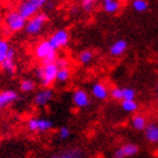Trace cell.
Returning a JSON list of instances; mask_svg holds the SVG:
<instances>
[{
	"label": "cell",
	"instance_id": "4",
	"mask_svg": "<svg viewBox=\"0 0 158 158\" xmlns=\"http://www.w3.org/2000/svg\"><path fill=\"white\" fill-rule=\"evenodd\" d=\"M69 33L66 30H59L54 32L48 41H49V43L53 48V50L56 51V50L61 49V48H64L69 43Z\"/></svg>",
	"mask_w": 158,
	"mask_h": 158
},
{
	"label": "cell",
	"instance_id": "29",
	"mask_svg": "<svg viewBox=\"0 0 158 158\" xmlns=\"http://www.w3.org/2000/svg\"><path fill=\"white\" fill-rule=\"evenodd\" d=\"M94 5H95V3L92 2V1H89V0H82V2H81L82 8H84V10H86V11H92L93 8H94Z\"/></svg>",
	"mask_w": 158,
	"mask_h": 158
},
{
	"label": "cell",
	"instance_id": "11",
	"mask_svg": "<svg viewBox=\"0 0 158 158\" xmlns=\"http://www.w3.org/2000/svg\"><path fill=\"white\" fill-rule=\"evenodd\" d=\"M1 68L6 71L8 75H14L16 73V63H15V50L10 48L7 53L6 59L1 63Z\"/></svg>",
	"mask_w": 158,
	"mask_h": 158
},
{
	"label": "cell",
	"instance_id": "26",
	"mask_svg": "<svg viewBox=\"0 0 158 158\" xmlns=\"http://www.w3.org/2000/svg\"><path fill=\"white\" fill-rule=\"evenodd\" d=\"M56 59H58V53H56V51H53L52 53H50L49 56H46L45 59H43L41 62H42V66L52 64V63H56Z\"/></svg>",
	"mask_w": 158,
	"mask_h": 158
},
{
	"label": "cell",
	"instance_id": "2",
	"mask_svg": "<svg viewBox=\"0 0 158 158\" xmlns=\"http://www.w3.org/2000/svg\"><path fill=\"white\" fill-rule=\"evenodd\" d=\"M5 24L10 32H19L23 28H25L26 19H24L18 11L11 10L5 17Z\"/></svg>",
	"mask_w": 158,
	"mask_h": 158
},
{
	"label": "cell",
	"instance_id": "30",
	"mask_svg": "<svg viewBox=\"0 0 158 158\" xmlns=\"http://www.w3.org/2000/svg\"><path fill=\"white\" fill-rule=\"evenodd\" d=\"M28 1H30L31 3H33L34 6L40 10L42 7H45L46 2H48L49 0H28Z\"/></svg>",
	"mask_w": 158,
	"mask_h": 158
},
{
	"label": "cell",
	"instance_id": "28",
	"mask_svg": "<svg viewBox=\"0 0 158 158\" xmlns=\"http://www.w3.org/2000/svg\"><path fill=\"white\" fill-rule=\"evenodd\" d=\"M56 64L58 67V69H66V68H69V60L67 58H58Z\"/></svg>",
	"mask_w": 158,
	"mask_h": 158
},
{
	"label": "cell",
	"instance_id": "31",
	"mask_svg": "<svg viewBox=\"0 0 158 158\" xmlns=\"http://www.w3.org/2000/svg\"><path fill=\"white\" fill-rule=\"evenodd\" d=\"M54 6H56V3L53 2V1H52V2H51L50 0H49V1H48V2H46V5H45V7H48V9H49V10L53 9V8H54Z\"/></svg>",
	"mask_w": 158,
	"mask_h": 158
},
{
	"label": "cell",
	"instance_id": "19",
	"mask_svg": "<svg viewBox=\"0 0 158 158\" xmlns=\"http://www.w3.org/2000/svg\"><path fill=\"white\" fill-rule=\"evenodd\" d=\"M132 9L137 13H145L148 10V1L147 0H132Z\"/></svg>",
	"mask_w": 158,
	"mask_h": 158
},
{
	"label": "cell",
	"instance_id": "12",
	"mask_svg": "<svg viewBox=\"0 0 158 158\" xmlns=\"http://www.w3.org/2000/svg\"><path fill=\"white\" fill-rule=\"evenodd\" d=\"M53 98V90L50 88H44L37 93L34 97V104L37 106H45Z\"/></svg>",
	"mask_w": 158,
	"mask_h": 158
},
{
	"label": "cell",
	"instance_id": "3",
	"mask_svg": "<svg viewBox=\"0 0 158 158\" xmlns=\"http://www.w3.org/2000/svg\"><path fill=\"white\" fill-rule=\"evenodd\" d=\"M53 128V122L49 118H31L27 121V129L31 132L44 133Z\"/></svg>",
	"mask_w": 158,
	"mask_h": 158
},
{
	"label": "cell",
	"instance_id": "13",
	"mask_svg": "<svg viewBox=\"0 0 158 158\" xmlns=\"http://www.w3.org/2000/svg\"><path fill=\"white\" fill-rule=\"evenodd\" d=\"M92 95L99 101H104L110 96V90L105 84L98 81L92 86Z\"/></svg>",
	"mask_w": 158,
	"mask_h": 158
},
{
	"label": "cell",
	"instance_id": "1",
	"mask_svg": "<svg viewBox=\"0 0 158 158\" xmlns=\"http://www.w3.org/2000/svg\"><path fill=\"white\" fill-rule=\"evenodd\" d=\"M46 22H48V15L44 13H37L35 16L26 20L25 31L30 35H36V34L41 33Z\"/></svg>",
	"mask_w": 158,
	"mask_h": 158
},
{
	"label": "cell",
	"instance_id": "8",
	"mask_svg": "<svg viewBox=\"0 0 158 158\" xmlns=\"http://www.w3.org/2000/svg\"><path fill=\"white\" fill-rule=\"evenodd\" d=\"M53 51H56V50H53L49 41L44 40V41H41L40 43H37L36 46L34 48V56L42 61L43 59H45L46 56H49L50 53H52Z\"/></svg>",
	"mask_w": 158,
	"mask_h": 158
},
{
	"label": "cell",
	"instance_id": "36",
	"mask_svg": "<svg viewBox=\"0 0 158 158\" xmlns=\"http://www.w3.org/2000/svg\"><path fill=\"white\" fill-rule=\"evenodd\" d=\"M157 101H158V85H157Z\"/></svg>",
	"mask_w": 158,
	"mask_h": 158
},
{
	"label": "cell",
	"instance_id": "15",
	"mask_svg": "<svg viewBox=\"0 0 158 158\" xmlns=\"http://www.w3.org/2000/svg\"><path fill=\"white\" fill-rule=\"evenodd\" d=\"M127 49H128L127 41L125 40H118L110 48V54L113 56H120L127 51Z\"/></svg>",
	"mask_w": 158,
	"mask_h": 158
},
{
	"label": "cell",
	"instance_id": "16",
	"mask_svg": "<svg viewBox=\"0 0 158 158\" xmlns=\"http://www.w3.org/2000/svg\"><path fill=\"white\" fill-rule=\"evenodd\" d=\"M148 124L146 116L141 114H135L131 118V127L137 131H145L146 127Z\"/></svg>",
	"mask_w": 158,
	"mask_h": 158
},
{
	"label": "cell",
	"instance_id": "25",
	"mask_svg": "<svg viewBox=\"0 0 158 158\" xmlns=\"http://www.w3.org/2000/svg\"><path fill=\"white\" fill-rule=\"evenodd\" d=\"M123 90V101H133L135 98V90L131 87H124Z\"/></svg>",
	"mask_w": 158,
	"mask_h": 158
},
{
	"label": "cell",
	"instance_id": "37",
	"mask_svg": "<svg viewBox=\"0 0 158 158\" xmlns=\"http://www.w3.org/2000/svg\"><path fill=\"white\" fill-rule=\"evenodd\" d=\"M51 158H58V157H56V156H53V157H51Z\"/></svg>",
	"mask_w": 158,
	"mask_h": 158
},
{
	"label": "cell",
	"instance_id": "21",
	"mask_svg": "<svg viewBox=\"0 0 158 158\" xmlns=\"http://www.w3.org/2000/svg\"><path fill=\"white\" fill-rule=\"evenodd\" d=\"M19 87L23 93H31L35 89V82L32 79H23L20 81Z\"/></svg>",
	"mask_w": 158,
	"mask_h": 158
},
{
	"label": "cell",
	"instance_id": "17",
	"mask_svg": "<svg viewBox=\"0 0 158 158\" xmlns=\"http://www.w3.org/2000/svg\"><path fill=\"white\" fill-rule=\"evenodd\" d=\"M120 9L118 0H104L103 1V10L106 14H115Z\"/></svg>",
	"mask_w": 158,
	"mask_h": 158
},
{
	"label": "cell",
	"instance_id": "35",
	"mask_svg": "<svg viewBox=\"0 0 158 158\" xmlns=\"http://www.w3.org/2000/svg\"><path fill=\"white\" fill-rule=\"evenodd\" d=\"M89 1H92V2H97V1H104V0H89Z\"/></svg>",
	"mask_w": 158,
	"mask_h": 158
},
{
	"label": "cell",
	"instance_id": "18",
	"mask_svg": "<svg viewBox=\"0 0 158 158\" xmlns=\"http://www.w3.org/2000/svg\"><path fill=\"white\" fill-rule=\"evenodd\" d=\"M121 107L125 113H135L138 111L139 104L135 102V99H133V101H122Z\"/></svg>",
	"mask_w": 158,
	"mask_h": 158
},
{
	"label": "cell",
	"instance_id": "22",
	"mask_svg": "<svg viewBox=\"0 0 158 158\" xmlns=\"http://www.w3.org/2000/svg\"><path fill=\"white\" fill-rule=\"evenodd\" d=\"M70 76H71V73H70L69 68H66V69H59L58 70V73H56V81L67 82L70 79Z\"/></svg>",
	"mask_w": 158,
	"mask_h": 158
},
{
	"label": "cell",
	"instance_id": "10",
	"mask_svg": "<svg viewBox=\"0 0 158 158\" xmlns=\"http://www.w3.org/2000/svg\"><path fill=\"white\" fill-rule=\"evenodd\" d=\"M17 98H18V94L15 90L7 89V90L0 92V111L9 106L10 104H13L14 102H16Z\"/></svg>",
	"mask_w": 158,
	"mask_h": 158
},
{
	"label": "cell",
	"instance_id": "20",
	"mask_svg": "<svg viewBox=\"0 0 158 158\" xmlns=\"http://www.w3.org/2000/svg\"><path fill=\"white\" fill-rule=\"evenodd\" d=\"M93 59H94V53L90 50H84L79 53L78 56L79 62L82 63V64H88V63L92 62Z\"/></svg>",
	"mask_w": 158,
	"mask_h": 158
},
{
	"label": "cell",
	"instance_id": "24",
	"mask_svg": "<svg viewBox=\"0 0 158 158\" xmlns=\"http://www.w3.org/2000/svg\"><path fill=\"white\" fill-rule=\"evenodd\" d=\"M110 96L115 101H123V90L121 87H113L110 90Z\"/></svg>",
	"mask_w": 158,
	"mask_h": 158
},
{
	"label": "cell",
	"instance_id": "6",
	"mask_svg": "<svg viewBox=\"0 0 158 158\" xmlns=\"http://www.w3.org/2000/svg\"><path fill=\"white\" fill-rule=\"evenodd\" d=\"M73 103L75 104V106L78 107V109L88 107L89 104H90V98H89L88 93L81 88L76 89V90L73 93Z\"/></svg>",
	"mask_w": 158,
	"mask_h": 158
},
{
	"label": "cell",
	"instance_id": "9",
	"mask_svg": "<svg viewBox=\"0 0 158 158\" xmlns=\"http://www.w3.org/2000/svg\"><path fill=\"white\" fill-rule=\"evenodd\" d=\"M17 11L20 14V16L23 17L24 19L27 20V19H30V18H32L33 16H35V15L39 13V9L34 6L33 3H31L28 0H26V1H24V2L20 3Z\"/></svg>",
	"mask_w": 158,
	"mask_h": 158
},
{
	"label": "cell",
	"instance_id": "14",
	"mask_svg": "<svg viewBox=\"0 0 158 158\" xmlns=\"http://www.w3.org/2000/svg\"><path fill=\"white\" fill-rule=\"evenodd\" d=\"M146 140L150 143H158V125L156 123H148L145 131Z\"/></svg>",
	"mask_w": 158,
	"mask_h": 158
},
{
	"label": "cell",
	"instance_id": "38",
	"mask_svg": "<svg viewBox=\"0 0 158 158\" xmlns=\"http://www.w3.org/2000/svg\"><path fill=\"white\" fill-rule=\"evenodd\" d=\"M76 158H81V157H76Z\"/></svg>",
	"mask_w": 158,
	"mask_h": 158
},
{
	"label": "cell",
	"instance_id": "33",
	"mask_svg": "<svg viewBox=\"0 0 158 158\" xmlns=\"http://www.w3.org/2000/svg\"><path fill=\"white\" fill-rule=\"evenodd\" d=\"M1 1H2L3 3H9L10 1H11V0H1Z\"/></svg>",
	"mask_w": 158,
	"mask_h": 158
},
{
	"label": "cell",
	"instance_id": "27",
	"mask_svg": "<svg viewBox=\"0 0 158 158\" xmlns=\"http://www.w3.org/2000/svg\"><path fill=\"white\" fill-rule=\"evenodd\" d=\"M58 135H59L60 139H62V140H67V139L70 137L71 132H70V130H69V128H68V127H61V128L59 129Z\"/></svg>",
	"mask_w": 158,
	"mask_h": 158
},
{
	"label": "cell",
	"instance_id": "34",
	"mask_svg": "<svg viewBox=\"0 0 158 158\" xmlns=\"http://www.w3.org/2000/svg\"><path fill=\"white\" fill-rule=\"evenodd\" d=\"M1 23H2V15L0 13V26H1Z\"/></svg>",
	"mask_w": 158,
	"mask_h": 158
},
{
	"label": "cell",
	"instance_id": "32",
	"mask_svg": "<svg viewBox=\"0 0 158 158\" xmlns=\"http://www.w3.org/2000/svg\"><path fill=\"white\" fill-rule=\"evenodd\" d=\"M58 158H73L71 155H62V156H60V157Z\"/></svg>",
	"mask_w": 158,
	"mask_h": 158
},
{
	"label": "cell",
	"instance_id": "7",
	"mask_svg": "<svg viewBox=\"0 0 158 158\" xmlns=\"http://www.w3.org/2000/svg\"><path fill=\"white\" fill-rule=\"evenodd\" d=\"M139 152L138 146L135 143H125L122 147L115 150L113 158H129L133 157Z\"/></svg>",
	"mask_w": 158,
	"mask_h": 158
},
{
	"label": "cell",
	"instance_id": "5",
	"mask_svg": "<svg viewBox=\"0 0 158 158\" xmlns=\"http://www.w3.org/2000/svg\"><path fill=\"white\" fill-rule=\"evenodd\" d=\"M43 68V76L41 79V82L44 87H49L56 80V73H58V67L56 63L52 64H46V66H42Z\"/></svg>",
	"mask_w": 158,
	"mask_h": 158
},
{
	"label": "cell",
	"instance_id": "23",
	"mask_svg": "<svg viewBox=\"0 0 158 158\" xmlns=\"http://www.w3.org/2000/svg\"><path fill=\"white\" fill-rule=\"evenodd\" d=\"M9 49L10 46L6 40H0V64L3 62V60L6 59Z\"/></svg>",
	"mask_w": 158,
	"mask_h": 158
}]
</instances>
